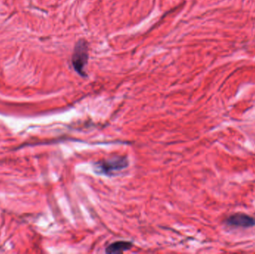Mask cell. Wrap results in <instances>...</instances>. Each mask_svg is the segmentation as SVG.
<instances>
[{"label":"cell","mask_w":255,"mask_h":254,"mask_svg":"<svg viewBox=\"0 0 255 254\" xmlns=\"http://www.w3.org/2000/svg\"><path fill=\"white\" fill-rule=\"evenodd\" d=\"M128 160L126 157H116L113 159L104 160L94 164V171L102 175H116L118 172L127 169Z\"/></svg>","instance_id":"cell-1"},{"label":"cell","mask_w":255,"mask_h":254,"mask_svg":"<svg viewBox=\"0 0 255 254\" xmlns=\"http://www.w3.org/2000/svg\"><path fill=\"white\" fill-rule=\"evenodd\" d=\"M88 45L85 40H80L75 46L74 52L72 58L73 68L80 76H85V67L88 62Z\"/></svg>","instance_id":"cell-2"},{"label":"cell","mask_w":255,"mask_h":254,"mask_svg":"<svg viewBox=\"0 0 255 254\" xmlns=\"http://www.w3.org/2000/svg\"><path fill=\"white\" fill-rule=\"evenodd\" d=\"M226 223L236 228H251L255 226V219L244 213H236L228 218Z\"/></svg>","instance_id":"cell-3"},{"label":"cell","mask_w":255,"mask_h":254,"mask_svg":"<svg viewBox=\"0 0 255 254\" xmlns=\"http://www.w3.org/2000/svg\"><path fill=\"white\" fill-rule=\"evenodd\" d=\"M133 244L130 242L119 241L110 245L106 249V253L109 254H122L130 250L131 249Z\"/></svg>","instance_id":"cell-4"}]
</instances>
